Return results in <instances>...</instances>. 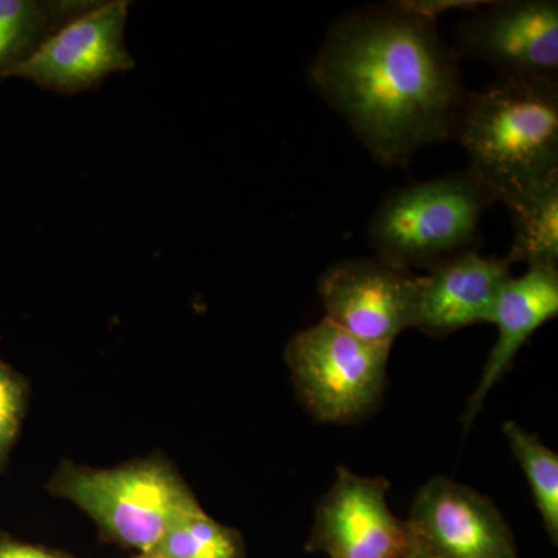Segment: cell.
Masks as SVG:
<instances>
[{
    "label": "cell",
    "instance_id": "cell-8",
    "mask_svg": "<svg viewBox=\"0 0 558 558\" xmlns=\"http://www.w3.org/2000/svg\"><path fill=\"white\" fill-rule=\"evenodd\" d=\"M131 2H94L65 24L11 78H24L44 90L76 95L98 89L106 78L135 68L124 43Z\"/></svg>",
    "mask_w": 558,
    "mask_h": 558
},
{
    "label": "cell",
    "instance_id": "cell-17",
    "mask_svg": "<svg viewBox=\"0 0 558 558\" xmlns=\"http://www.w3.org/2000/svg\"><path fill=\"white\" fill-rule=\"evenodd\" d=\"M31 380L0 359V475L9 468L31 403Z\"/></svg>",
    "mask_w": 558,
    "mask_h": 558
},
{
    "label": "cell",
    "instance_id": "cell-2",
    "mask_svg": "<svg viewBox=\"0 0 558 558\" xmlns=\"http://www.w3.org/2000/svg\"><path fill=\"white\" fill-rule=\"evenodd\" d=\"M457 140L492 201L508 207L558 174L557 81L497 78L470 97Z\"/></svg>",
    "mask_w": 558,
    "mask_h": 558
},
{
    "label": "cell",
    "instance_id": "cell-5",
    "mask_svg": "<svg viewBox=\"0 0 558 558\" xmlns=\"http://www.w3.org/2000/svg\"><path fill=\"white\" fill-rule=\"evenodd\" d=\"M391 347L368 343L323 319L301 330L286 348L296 395L312 416L347 424L365 416L387 385Z\"/></svg>",
    "mask_w": 558,
    "mask_h": 558
},
{
    "label": "cell",
    "instance_id": "cell-14",
    "mask_svg": "<svg viewBox=\"0 0 558 558\" xmlns=\"http://www.w3.org/2000/svg\"><path fill=\"white\" fill-rule=\"evenodd\" d=\"M513 242L506 259L558 269V174L508 205Z\"/></svg>",
    "mask_w": 558,
    "mask_h": 558
},
{
    "label": "cell",
    "instance_id": "cell-6",
    "mask_svg": "<svg viewBox=\"0 0 558 558\" xmlns=\"http://www.w3.org/2000/svg\"><path fill=\"white\" fill-rule=\"evenodd\" d=\"M424 277L380 258L339 260L323 271L318 295L326 319L368 343L392 347L414 328Z\"/></svg>",
    "mask_w": 558,
    "mask_h": 558
},
{
    "label": "cell",
    "instance_id": "cell-15",
    "mask_svg": "<svg viewBox=\"0 0 558 558\" xmlns=\"http://www.w3.org/2000/svg\"><path fill=\"white\" fill-rule=\"evenodd\" d=\"M132 558H247L244 538L205 510L172 524L153 548Z\"/></svg>",
    "mask_w": 558,
    "mask_h": 558
},
{
    "label": "cell",
    "instance_id": "cell-18",
    "mask_svg": "<svg viewBox=\"0 0 558 558\" xmlns=\"http://www.w3.org/2000/svg\"><path fill=\"white\" fill-rule=\"evenodd\" d=\"M0 558H78L64 550L21 542L5 532H0Z\"/></svg>",
    "mask_w": 558,
    "mask_h": 558
},
{
    "label": "cell",
    "instance_id": "cell-16",
    "mask_svg": "<svg viewBox=\"0 0 558 558\" xmlns=\"http://www.w3.org/2000/svg\"><path fill=\"white\" fill-rule=\"evenodd\" d=\"M513 457L531 486L543 524L554 545L558 543V457L537 436L527 433L517 422H506L502 427Z\"/></svg>",
    "mask_w": 558,
    "mask_h": 558
},
{
    "label": "cell",
    "instance_id": "cell-10",
    "mask_svg": "<svg viewBox=\"0 0 558 558\" xmlns=\"http://www.w3.org/2000/svg\"><path fill=\"white\" fill-rule=\"evenodd\" d=\"M405 521L413 537L438 558H519L497 506L446 476L418 488Z\"/></svg>",
    "mask_w": 558,
    "mask_h": 558
},
{
    "label": "cell",
    "instance_id": "cell-9",
    "mask_svg": "<svg viewBox=\"0 0 558 558\" xmlns=\"http://www.w3.org/2000/svg\"><path fill=\"white\" fill-rule=\"evenodd\" d=\"M389 483L347 468L315 510L307 553L328 558H403L410 545L407 521L388 508Z\"/></svg>",
    "mask_w": 558,
    "mask_h": 558
},
{
    "label": "cell",
    "instance_id": "cell-7",
    "mask_svg": "<svg viewBox=\"0 0 558 558\" xmlns=\"http://www.w3.org/2000/svg\"><path fill=\"white\" fill-rule=\"evenodd\" d=\"M453 50L492 65L498 78L558 83V2H480L458 25Z\"/></svg>",
    "mask_w": 558,
    "mask_h": 558
},
{
    "label": "cell",
    "instance_id": "cell-4",
    "mask_svg": "<svg viewBox=\"0 0 558 558\" xmlns=\"http://www.w3.org/2000/svg\"><path fill=\"white\" fill-rule=\"evenodd\" d=\"M494 204L472 171L389 191L368 223L377 258L403 269H433L481 244V218Z\"/></svg>",
    "mask_w": 558,
    "mask_h": 558
},
{
    "label": "cell",
    "instance_id": "cell-20",
    "mask_svg": "<svg viewBox=\"0 0 558 558\" xmlns=\"http://www.w3.org/2000/svg\"><path fill=\"white\" fill-rule=\"evenodd\" d=\"M403 558H438L433 556L432 553L424 545L417 542L416 538L413 537V534L410 532V545L407 548L405 556Z\"/></svg>",
    "mask_w": 558,
    "mask_h": 558
},
{
    "label": "cell",
    "instance_id": "cell-3",
    "mask_svg": "<svg viewBox=\"0 0 558 558\" xmlns=\"http://www.w3.org/2000/svg\"><path fill=\"white\" fill-rule=\"evenodd\" d=\"M46 488L83 510L102 542L132 550L134 556L153 548L179 520L204 510L163 453L109 469L62 459Z\"/></svg>",
    "mask_w": 558,
    "mask_h": 558
},
{
    "label": "cell",
    "instance_id": "cell-1",
    "mask_svg": "<svg viewBox=\"0 0 558 558\" xmlns=\"http://www.w3.org/2000/svg\"><path fill=\"white\" fill-rule=\"evenodd\" d=\"M310 73L315 90L387 168L458 138L472 97L436 20L409 0L348 11L330 25Z\"/></svg>",
    "mask_w": 558,
    "mask_h": 558
},
{
    "label": "cell",
    "instance_id": "cell-12",
    "mask_svg": "<svg viewBox=\"0 0 558 558\" xmlns=\"http://www.w3.org/2000/svg\"><path fill=\"white\" fill-rule=\"evenodd\" d=\"M558 314V269L532 267L519 278H510L499 295L494 318L498 339L492 348L478 387L468 400L462 422L469 428L483 409L488 392L505 376L529 337Z\"/></svg>",
    "mask_w": 558,
    "mask_h": 558
},
{
    "label": "cell",
    "instance_id": "cell-13",
    "mask_svg": "<svg viewBox=\"0 0 558 558\" xmlns=\"http://www.w3.org/2000/svg\"><path fill=\"white\" fill-rule=\"evenodd\" d=\"M94 0H0V83Z\"/></svg>",
    "mask_w": 558,
    "mask_h": 558
},
{
    "label": "cell",
    "instance_id": "cell-11",
    "mask_svg": "<svg viewBox=\"0 0 558 558\" xmlns=\"http://www.w3.org/2000/svg\"><path fill=\"white\" fill-rule=\"evenodd\" d=\"M508 259L484 258L478 250L444 260L422 284L414 328L446 337L468 326L492 323L499 295L510 278Z\"/></svg>",
    "mask_w": 558,
    "mask_h": 558
},
{
    "label": "cell",
    "instance_id": "cell-19",
    "mask_svg": "<svg viewBox=\"0 0 558 558\" xmlns=\"http://www.w3.org/2000/svg\"><path fill=\"white\" fill-rule=\"evenodd\" d=\"M409 3L418 13L438 20L439 14L449 10L472 11L480 5V0L478 2H469V0H409Z\"/></svg>",
    "mask_w": 558,
    "mask_h": 558
}]
</instances>
